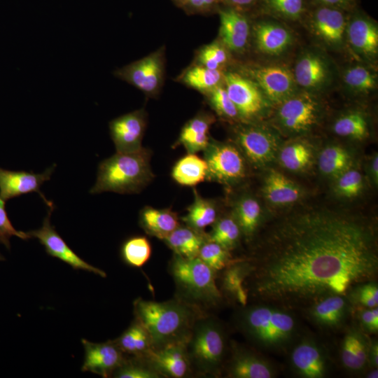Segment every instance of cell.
<instances>
[{
  "instance_id": "cell-46",
  "label": "cell",
  "mask_w": 378,
  "mask_h": 378,
  "mask_svg": "<svg viewBox=\"0 0 378 378\" xmlns=\"http://www.w3.org/2000/svg\"><path fill=\"white\" fill-rule=\"evenodd\" d=\"M198 258L214 271L224 270L235 260L232 258L230 251L209 240L200 248Z\"/></svg>"
},
{
  "instance_id": "cell-23",
  "label": "cell",
  "mask_w": 378,
  "mask_h": 378,
  "mask_svg": "<svg viewBox=\"0 0 378 378\" xmlns=\"http://www.w3.org/2000/svg\"><path fill=\"white\" fill-rule=\"evenodd\" d=\"M343 330L339 353L342 368L352 374L365 372L369 369L370 335L356 321L348 324Z\"/></svg>"
},
{
  "instance_id": "cell-54",
  "label": "cell",
  "mask_w": 378,
  "mask_h": 378,
  "mask_svg": "<svg viewBox=\"0 0 378 378\" xmlns=\"http://www.w3.org/2000/svg\"><path fill=\"white\" fill-rule=\"evenodd\" d=\"M309 5L324 6L350 11L358 6V0H308Z\"/></svg>"
},
{
  "instance_id": "cell-44",
  "label": "cell",
  "mask_w": 378,
  "mask_h": 378,
  "mask_svg": "<svg viewBox=\"0 0 378 378\" xmlns=\"http://www.w3.org/2000/svg\"><path fill=\"white\" fill-rule=\"evenodd\" d=\"M203 96L219 118L232 124L241 122L237 109L229 97L224 84L215 88Z\"/></svg>"
},
{
  "instance_id": "cell-7",
  "label": "cell",
  "mask_w": 378,
  "mask_h": 378,
  "mask_svg": "<svg viewBox=\"0 0 378 378\" xmlns=\"http://www.w3.org/2000/svg\"><path fill=\"white\" fill-rule=\"evenodd\" d=\"M172 276L183 295L195 302L216 304L223 297L216 283L215 272L200 258L177 255L171 264Z\"/></svg>"
},
{
  "instance_id": "cell-55",
  "label": "cell",
  "mask_w": 378,
  "mask_h": 378,
  "mask_svg": "<svg viewBox=\"0 0 378 378\" xmlns=\"http://www.w3.org/2000/svg\"><path fill=\"white\" fill-rule=\"evenodd\" d=\"M370 368H378V342L377 339L370 338V345L368 354Z\"/></svg>"
},
{
  "instance_id": "cell-41",
  "label": "cell",
  "mask_w": 378,
  "mask_h": 378,
  "mask_svg": "<svg viewBox=\"0 0 378 378\" xmlns=\"http://www.w3.org/2000/svg\"><path fill=\"white\" fill-rule=\"evenodd\" d=\"M122 353L141 356L152 349L148 333L136 320L115 341Z\"/></svg>"
},
{
  "instance_id": "cell-38",
  "label": "cell",
  "mask_w": 378,
  "mask_h": 378,
  "mask_svg": "<svg viewBox=\"0 0 378 378\" xmlns=\"http://www.w3.org/2000/svg\"><path fill=\"white\" fill-rule=\"evenodd\" d=\"M332 130L342 137L363 140L368 136L370 131L367 114L358 109L343 113L334 120Z\"/></svg>"
},
{
  "instance_id": "cell-57",
  "label": "cell",
  "mask_w": 378,
  "mask_h": 378,
  "mask_svg": "<svg viewBox=\"0 0 378 378\" xmlns=\"http://www.w3.org/2000/svg\"><path fill=\"white\" fill-rule=\"evenodd\" d=\"M365 377L366 378H377L378 377V368H370L366 372Z\"/></svg>"
},
{
  "instance_id": "cell-50",
  "label": "cell",
  "mask_w": 378,
  "mask_h": 378,
  "mask_svg": "<svg viewBox=\"0 0 378 378\" xmlns=\"http://www.w3.org/2000/svg\"><path fill=\"white\" fill-rule=\"evenodd\" d=\"M13 236L23 240L31 238L27 232L18 231L13 227L5 209V201L0 197V243L3 244L8 249H10V239Z\"/></svg>"
},
{
  "instance_id": "cell-26",
  "label": "cell",
  "mask_w": 378,
  "mask_h": 378,
  "mask_svg": "<svg viewBox=\"0 0 378 378\" xmlns=\"http://www.w3.org/2000/svg\"><path fill=\"white\" fill-rule=\"evenodd\" d=\"M84 347L83 372H90L103 377L113 374L124 362L122 351L115 342L93 343L82 339Z\"/></svg>"
},
{
  "instance_id": "cell-37",
  "label": "cell",
  "mask_w": 378,
  "mask_h": 378,
  "mask_svg": "<svg viewBox=\"0 0 378 378\" xmlns=\"http://www.w3.org/2000/svg\"><path fill=\"white\" fill-rule=\"evenodd\" d=\"M172 177L183 186H195L206 179V162L196 153H187L174 165Z\"/></svg>"
},
{
  "instance_id": "cell-29",
  "label": "cell",
  "mask_w": 378,
  "mask_h": 378,
  "mask_svg": "<svg viewBox=\"0 0 378 378\" xmlns=\"http://www.w3.org/2000/svg\"><path fill=\"white\" fill-rule=\"evenodd\" d=\"M139 224L146 233L162 240L180 226L178 217L172 209L148 206L140 211Z\"/></svg>"
},
{
  "instance_id": "cell-8",
  "label": "cell",
  "mask_w": 378,
  "mask_h": 378,
  "mask_svg": "<svg viewBox=\"0 0 378 378\" xmlns=\"http://www.w3.org/2000/svg\"><path fill=\"white\" fill-rule=\"evenodd\" d=\"M300 90L321 95L338 81L339 69L328 52L317 46L303 48L292 67Z\"/></svg>"
},
{
  "instance_id": "cell-10",
  "label": "cell",
  "mask_w": 378,
  "mask_h": 378,
  "mask_svg": "<svg viewBox=\"0 0 378 378\" xmlns=\"http://www.w3.org/2000/svg\"><path fill=\"white\" fill-rule=\"evenodd\" d=\"M295 44V35L286 22L268 15H253L250 52L263 61H280Z\"/></svg>"
},
{
  "instance_id": "cell-47",
  "label": "cell",
  "mask_w": 378,
  "mask_h": 378,
  "mask_svg": "<svg viewBox=\"0 0 378 378\" xmlns=\"http://www.w3.org/2000/svg\"><path fill=\"white\" fill-rule=\"evenodd\" d=\"M354 308L378 307V284L377 280L358 284L346 294Z\"/></svg>"
},
{
  "instance_id": "cell-24",
  "label": "cell",
  "mask_w": 378,
  "mask_h": 378,
  "mask_svg": "<svg viewBox=\"0 0 378 378\" xmlns=\"http://www.w3.org/2000/svg\"><path fill=\"white\" fill-rule=\"evenodd\" d=\"M55 167V164L41 174L26 171H10L0 168V197L6 201L24 194L36 192L43 198L48 208H54L53 203L45 197L40 188L44 182L50 179Z\"/></svg>"
},
{
  "instance_id": "cell-16",
  "label": "cell",
  "mask_w": 378,
  "mask_h": 378,
  "mask_svg": "<svg viewBox=\"0 0 378 378\" xmlns=\"http://www.w3.org/2000/svg\"><path fill=\"white\" fill-rule=\"evenodd\" d=\"M203 151L207 179L230 186L245 177V159L236 145L211 139Z\"/></svg>"
},
{
  "instance_id": "cell-51",
  "label": "cell",
  "mask_w": 378,
  "mask_h": 378,
  "mask_svg": "<svg viewBox=\"0 0 378 378\" xmlns=\"http://www.w3.org/2000/svg\"><path fill=\"white\" fill-rule=\"evenodd\" d=\"M354 315L356 323L368 335L378 332V307L374 308H354Z\"/></svg>"
},
{
  "instance_id": "cell-18",
  "label": "cell",
  "mask_w": 378,
  "mask_h": 378,
  "mask_svg": "<svg viewBox=\"0 0 378 378\" xmlns=\"http://www.w3.org/2000/svg\"><path fill=\"white\" fill-rule=\"evenodd\" d=\"M354 307L346 295L326 296L302 309L304 318L323 332L343 330L354 316Z\"/></svg>"
},
{
  "instance_id": "cell-25",
  "label": "cell",
  "mask_w": 378,
  "mask_h": 378,
  "mask_svg": "<svg viewBox=\"0 0 378 378\" xmlns=\"http://www.w3.org/2000/svg\"><path fill=\"white\" fill-rule=\"evenodd\" d=\"M186 342H174L150 349L146 356L150 365L160 375L173 378L186 377L190 370V360Z\"/></svg>"
},
{
  "instance_id": "cell-20",
  "label": "cell",
  "mask_w": 378,
  "mask_h": 378,
  "mask_svg": "<svg viewBox=\"0 0 378 378\" xmlns=\"http://www.w3.org/2000/svg\"><path fill=\"white\" fill-rule=\"evenodd\" d=\"M54 208H48L42 226L37 230L27 232L31 238H36L44 246L46 253L52 257L59 259L74 270H81L106 277V273L85 262L79 257L57 232L50 223V216Z\"/></svg>"
},
{
  "instance_id": "cell-11",
  "label": "cell",
  "mask_w": 378,
  "mask_h": 378,
  "mask_svg": "<svg viewBox=\"0 0 378 378\" xmlns=\"http://www.w3.org/2000/svg\"><path fill=\"white\" fill-rule=\"evenodd\" d=\"M233 134L244 159L255 167L270 164L279 153V132L262 122L235 123Z\"/></svg>"
},
{
  "instance_id": "cell-59",
  "label": "cell",
  "mask_w": 378,
  "mask_h": 378,
  "mask_svg": "<svg viewBox=\"0 0 378 378\" xmlns=\"http://www.w3.org/2000/svg\"><path fill=\"white\" fill-rule=\"evenodd\" d=\"M4 260H5L4 257L0 253V261Z\"/></svg>"
},
{
  "instance_id": "cell-48",
  "label": "cell",
  "mask_w": 378,
  "mask_h": 378,
  "mask_svg": "<svg viewBox=\"0 0 378 378\" xmlns=\"http://www.w3.org/2000/svg\"><path fill=\"white\" fill-rule=\"evenodd\" d=\"M337 178L335 190L341 197H354L358 196L363 190V177L358 170L348 169Z\"/></svg>"
},
{
  "instance_id": "cell-14",
  "label": "cell",
  "mask_w": 378,
  "mask_h": 378,
  "mask_svg": "<svg viewBox=\"0 0 378 378\" xmlns=\"http://www.w3.org/2000/svg\"><path fill=\"white\" fill-rule=\"evenodd\" d=\"M224 86L241 122H262L270 114L273 106L257 85L232 67L225 71Z\"/></svg>"
},
{
  "instance_id": "cell-31",
  "label": "cell",
  "mask_w": 378,
  "mask_h": 378,
  "mask_svg": "<svg viewBox=\"0 0 378 378\" xmlns=\"http://www.w3.org/2000/svg\"><path fill=\"white\" fill-rule=\"evenodd\" d=\"M249 272L250 267L247 260L245 258L236 259L224 269L221 293L240 306L246 305L248 302V293L244 284Z\"/></svg>"
},
{
  "instance_id": "cell-45",
  "label": "cell",
  "mask_w": 378,
  "mask_h": 378,
  "mask_svg": "<svg viewBox=\"0 0 378 378\" xmlns=\"http://www.w3.org/2000/svg\"><path fill=\"white\" fill-rule=\"evenodd\" d=\"M120 252L126 264L134 267H141L150 257L151 246L146 237L134 236L124 241Z\"/></svg>"
},
{
  "instance_id": "cell-1",
  "label": "cell",
  "mask_w": 378,
  "mask_h": 378,
  "mask_svg": "<svg viewBox=\"0 0 378 378\" xmlns=\"http://www.w3.org/2000/svg\"><path fill=\"white\" fill-rule=\"evenodd\" d=\"M245 281L248 300L292 310L377 280L375 225L358 213L302 207L260 230Z\"/></svg>"
},
{
  "instance_id": "cell-12",
  "label": "cell",
  "mask_w": 378,
  "mask_h": 378,
  "mask_svg": "<svg viewBox=\"0 0 378 378\" xmlns=\"http://www.w3.org/2000/svg\"><path fill=\"white\" fill-rule=\"evenodd\" d=\"M349 11L311 5L302 22L317 46L328 51L346 49V28Z\"/></svg>"
},
{
  "instance_id": "cell-22",
  "label": "cell",
  "mask_w": 378,
  "mask_h": 378,
  "mask_svg": "<svg viewBox=\"0 0 378 378\" xmlns=\"http://www.w3.org/2000/svg\"><path fill=\"white\" fill-rule=\"evenodd\" d=\"M226 370L232 378H274L278 374L277 367L268 358L235 343L231 345Z\"/></svg>"
},
{
  "instance_id": "cell-3",
  "label": "cell",
  "mask_w": 378,
  "mask_h": 378,
  "mask_svg": "<svg viewBox=\"0 0 378 378\" xmlns=\"http://www.w3.org/2000/svg\"><path fill=\"white\" fill-rule=\"evenodd\" d=\"M134 313L149 335L152 348L188 342L199 312L189 302L178 300L154 302L138 298Z\"/></svg>"
},
{
  "instance_id": "cell-43",
  "label": "cell",
  "mask_w": 378,
  "mask_h": 378,
  "mask_svg": "<svg viewBox=\"0 0 378 378\" xmlns=\"http://www.w3.org/2000/svg\"><path fill=\"white\" fill-rule=\"evenodd\" d=\"M351 157L349 153L340 146L326 147L318 157V167L328 176H337L349 169Z\"/></svg>"
},
{
  "instance_id": "cell-30",
  "label": "cell",
  "mask_w": 378,
  "mask_h": 378,
  "mask_svg": "<svg viewBox=\"0 0 378 378\" xmlns=\"http://www.w3.org/2000/svg\"><path fill=\"white\" fill-rule=\"evenodd\" d=\"M263 193L268 202L276 206L293 204L302 196L299 186L276 170L270 171L265 176Z\"/></svg>"
},
{
  "instance_id": "cell-6",
  "label": "cell",
  "mask_w": 378,
  "mask_h": 378,
  "mask_svg": "<svg viewBox=\"0 0 378 378\" xmlns=\"http://www.w3.org/2000/svg\"><path fill=\"white\" fill-rule=\"evenodd\" d=\"M320 95L300 90L274 106L272 127L293 136L304 135L321 121L324 108Z\"/></svg>"
},
{
  "instance_id": "cell-40",
  "label": "cell",
  "mask_w": 378,
  "mask_h": 378,
  "mask_svg": "<svg viewBox=\"0 0 378 378\" xmlns=\"http://www.w3.org/2000/svg\"><path fill=\"white\" fill-rule=\"evenodd\" d=\"M278 153L281 165L293 172L305 169L312 158L311 145L305 140L295 139L284 145Z\"/></svg>"
},
{
  "instance_id": "cell-27",
  "label": "cell",
  "mask_w": 378,
  "mask_h": 378,
  "mask_svg": "<svg viewBox=\"0 0 378 378\" xmlns=\"http://www.w3.org/2000/svg\"><path fill=\"white\" fill-rule=\"evenodd\" d=\"M338 81L347 94L366 97L377 90L378 75L374 65L356 59L339 69Z\"/></svg>"
},
{
  "instance_id": "cell-35",
  "label": "cell",
  "mask_w": 378,
  "mask_h": 378,
  "mask_svg": "<svg viewBox=\"0 0 378 378\" xmlns=\"http://www.w3.org/2000/svg\"><path fill=\"white\" fill-rule=\"evenodd\" d=\"M206 240L202 232L180 225L163 241L176 255L193 258L198 257L200 248Z\"/></svg>"
},
{
  "instance_id": "cell-53",
  "label": "cell",
  "mask_w": 378,
  "mask_h": 378,
  "mask_svg": "<svg viewBox=\"0 0 378 378\" xmlns=\"http://www.w3.org/2000/svg\"><path fill=\"white\" fill-rule=\"evenodd\" d=\"M261 0H220V5L253 15Z\"/></svg>"
},
{
  "instance_id": "cell-4",
  "label": "cell",
  "mask_w": 378,
  "mask_h": 378,
  "mask_svg": "<svg viewBox=\"0 0 378 378\" xmlns=\"http://www.w3.org/2000/svg\"><path fill=\"white\" fill-rule=\"evenodd\" d=\"M150 160V151L144 147L134 152H116L99 163L97 181L90 193L139 192L154 177Z\"/></svg>"
},
{
  "instance_id": "cell-28",
  "label": "cell",
  "mask_w": 378,
  "mask_h": 378,
  "mask_svg": "<svg viewBox=\"0 0 378 378\" xmlns=\"http://www.w3.org/2000/svg\"><path fill=\"white\" fill-rule=\"evenodd\" d=\"M215 120L210 113L200 111L183 126L175 145H182L188 153L204 150L211 139L209 130Z\"/></svg>"
},
{
  "instance_id": "cell-49",
  "label": "cell",
  "mask_w": 378,
  "mask_h": 378,
  "mask_svg": "<svg viewBox=\"0 0 378 378\" xmlns=\"http://www.w3.org/2000/svg\"><path fill=\"white\" fill-rule=\"evenodd\" d=\"M118 378H158L160 374L150 365L124 362L113 374Z\"/></svg>"
},
{
  "instance_id": "cell-42",
  "label": "cell",
  "mask_w": 378,
  "mask_h": 378,
  "mask_svg": "<svg viewBox=\"0 0 378 378\" xmlns=\"http://www.w3.org/2000/svg\"><path fill=\"white\" fill-rule=\"evenodd\" d=\"M212 225L207 240L216 242L228 251L237 246L242 234L233 216L218 218Z\"/></svg>"
},
{
  "instance_id": "cell-32",
  "label": "cell",
  "mask_w": 378,
  "mask_h": 378,
  "mask_svg": "<svg viewBox=\"0 0 378 378\" xmlns=\"http://www.w3.org/2000/svg\"><path fill=\"white\" fill-rule=\"evenodd\" d=\"M310 5L308 0H261L254 15H265L288 23H302Z\"/></svg>"
},
{
  "instance_id": "cell-2",
  "label": "cell",
  "mask_w": 378,
  "mask_h": 378,
  "mask_svg": "<svg viewBox=\"0 0 378 378\" xmlns=\"http://www.w3.org/2000/svg\"><path fill=\"white\" fill-rule=\"evenodd\" d=\"M296 311L276 304L253 302L240 306L236 325L257 349L272 354H286L303 332Z\"/></svg>"
},
{
  "instance_id": "cell-36",
  "label": "cell",
  "mask_w": 378,
  "mask_h": 378,
  "mask_svg": "<svg viewBox=\"0 0 378 378\" xmlns=\"http://www.w3.org/2000/svg\"><path fill=\"white\" fill-rule=\"evenodd\" d=\"M237 62L227 48L216 38L195 50L192 63L211 70L225 71Z\"/></svg>"
},
{
  "instance_id": "cell-58",
  "label": "cell",
  "mask_w": 378,
  "mask_h": 378,
  "mask_svg": "<svg viewBox=\"0 0 378 378\" xmlns=\"http://www.w3.org/2000/svg\"><path fill=\"white\" fill-rule=\"evenodd\" d=\"M172 2L179 8H182L187 0H172Z\"/></svg>"
},
{
  "instance_id": "cell-21",
  "label": "cell",
  "mask_w": 378,
  "mask_h": 378,
  "mask_svg": "<svg viewBox=\"0 0 378 378\" xmlns=\"http://www.w3.org/2000/svg\"><path fill=\"white\" fill-rule=\"evenodd\" d=\"M147 127L144 108L118 116L108 123L110 136L117 152L130 153L143 148L141 144Z\"/></svg>"
},
{
  "instance_id": "cell-9",
  "label": "cell",
  "mask_w": 378,
  "mask_h": 378,
  "mask_svg": "<svg viewBox=\"0 0 378 378\" xmlns=\"http://www.w3.org/2000/svg\"><path fill=\"white\" fill-rule=\"evenodd\" d=\"M232 67L252 80L273 107L300 90L292 67L281 61L237 60Z\"/></svg>"
},
{
  "instance_id": "cell-5",
  "label": "cell",
  "mask_w": 378,
  "mask_h": 378,
  "mask_svg": "<svg viewBox=\"0 0 378 378\" xmlns=\"http://www.w3.org/2000/svg\"><path fill=\"white\" fill-rule=\"evenodd\" d=\"M190 362L202 372L218 376L224 367L227 341L223 327L214 319L196 322L187 343Z\"/></svg>"
},
{
  "instance_id": "cell-15",
  "label": "cell",
  "mask_w": 378,
  "mask_h": 378,
  "mask_svg": "<svg viewBox=\"0 0 378 378\" xmlns=\"http://www.w3.org/2000/svg\"><path fill=\"white\" fill-rule=\"evenodd\" d=\"M165 50V46H162L148 55L115 69L113 75L139 90L147 97H157L164 83Z\"/></svg>"
},
{
  "instance_id": "cell-56",
  "label": "cell",
  "mask_w": 378,
  "mask_h": 378,
  "mask_svg": "<svg viewBox=\"0 0 378 378\" xmlns=\"http://www.w3.org/2000/svg\"><path fill=\"white\" fill-rule=\"evenodd\" d=\"M370 174L372 177L373 181L375 184H377L378 180V156L377 154L374 155L372 159L370 164Z\"/></svg>"
},
{
  "instance_id": "cell-17",
  "label": "cell",
  "mask_w": 378,
  "mask_h": 378,
  "mask_svg": "<svg viewBox=\"0 0 378 378\" xmlns=\"http://www.w3.org/2000/svg\"><path fill=\"white\" fill-rule=\"evenodd\" d=\"M346 46L356 60L375 66L378 55V25L358 6L349 12Z\"/></svg>"
},
{
  "instance_id": "cell-34",
  "label": "cell",
  "mask_w": 378,
  "mask_h": 378,
  "mask_svg": "<svg viewBox=\"0 0 378 378\" xmlns=\"http://www.w3.org/2000/svg\"><path fill=\"white\" fill-rule=\"evenodd\" d=\"M232 216L242 235L252 241L261 226L262 210L257 200L250 195L243 196L237 202Z\"/></svg>"
},
{
  "instance_id": "cell-39",
  "label": "cell",
  "mask_w": 378,
  "mask_h": 378,
  "mask_svg": "<svg viewBox=\"0 0 378 378\" xmlns=\"http://www.w3.org/2000/svg\"><path fill=\"white\" fill-rule=\"evenodd\" d=\"M181 219L187 226L202 232L218 219L216 204L213 200L204 198L194 190V200Z\"/></svg>"
},
{
  "instance_id": "cell-33",
  "label": "cell",
  "mask_w": 378,
  "mask_h": 378,
  "mask_svg": "<svg viewBox=\"0 0 378 378\" xmlns=\"http://www.w3.org/2000/svg\"><path fill=\"white\" fill-rule=\"evenodd\" d=\"M225 71L211 70L191 63L177 76L176 81L204 95L224 84Z\"/></svg>"
},
{
  "instance_id": "cell-19",
  "label": "cell",
  "mask_w": 378,
  "mask_h": 378,
  "mask_svg": "<svg viewBox=\"0 0 378 378\" xmlns=\"http://www.w3.org/2000/svg\"><path fill=\"white\" fill-rule=\"evenodd\" d=\"M216 14L220 20L217 38L239 60L250 52L253 15L223 5Z\"/></svg>"
},
{
  "instance_id": "cell-13",
  "label": "cell",
  "mask_w": 378,
  "mask_h": 378,
  "mask_svg": "<svg viewBox=\"0 0 378 378\" xmlns=\"http://www.w3.org/2000/svg\"><path fill=\"white\" fill-rule=\"evenodd\" d=\"M290 370L301 378H325L332 370L330 351L323 342L306 331L286 354Z\"/></svg>"
},
{
  "instance_id": "cell-52",
  "label": "cell",
  "mask_w": 378,
  "mask_h": 378,
  "mask_svg": "<svg viewBox=\"0 0 378 378\" xmlns=\"http://www.w3.org/2000/svg\"><path fill=\"white\" fill-rule=\"evenodd\" d=\"M220 6V0H187L181 9L189 15H209L216 14Z\"/></svg>"
}]
</instances>
